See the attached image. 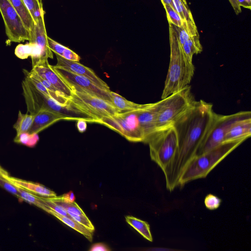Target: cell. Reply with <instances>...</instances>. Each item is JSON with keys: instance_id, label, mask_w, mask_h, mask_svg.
Wrapping results in <instances>:
<instances>
[{"instance_id": "obj_36", "label": "cell", "mask_w": 251, "mask_h": 251, "mask_svg": "<svg viewBox=\"0 0 251 251\" xmlns=\"http://www.w3.org/2000/svg\"><path fill=\"white\" fill-rule=\"evenodd\" d=\"M87 122L83 120L77 121L76 127L79 132L82 133L86 131L87 128Z\"/></svg>"}, {"instance_id": "obj_37", "label": "cell", "mask_w": 251, "mask_h": 251, "mask_svg": "<svg viewBox=\"0 0 251 251\" xmlns=\"http://www.w3.org/2000/svg\"><path fill=\"white\" fill-rule=\"evenodd\" d=\"M236 14L238 15L242 11L241 6L237 0H228Z\"/></svg>"}, {"instance_id": "obj_13", "label": "cell", "mask_w": 251, "mask_h": 251, "mask_svg": "<svg viewBox=\"0 0 251 251\" xmlns=\"http://www.w3.org/2000/svg\"><path fill=\"white\" fill-rule=\"evenodd\" d=\"M41 77L45 79L57 90L67 96H70L71 89L50 65L48 60L40 61L31 69Z\"/></svg>"}, {"instance_id": "obj_8", "label": "cell", "mask_w": 251, "mask_h": 251, "mask_svg": "<svg viewBox=\"0 0 251 251\" xmlns=\"http://www.w3.org/2000/svg\"><path fill=\"white\" fill-rule=\"evenodd\" d=\"M0 13L5 33L11 42L20 43L30 40V35L20 16L8 0H0Z\"/></svg>"}, {"instance_id": "obj_20", "label": "cell", "mask_w": 251, "mask_h": 251, "mask_svg": "<svg viewBox=\"0 0 251 251\" xmlns=\"http://www.w3.org/2000/svg\"><path fill=\"white\" fill-rule=\"evenodd\" d=\"M126 221L128 224L135 229L143 237L150 242L153 239L151 232L149 224L144 221L132 216H125Z\"/></svg>"}, {"instance_id": "obj_10", "label": "cell", "mask_w": 251, "mask_h": 251, "mask_svg": "<svg viewBox=\"0 0 251 251\" xmlns=\"http://www.w3.org/2000/svg\"><path fill=\"white\" fill-rule=\"evenodd\" d=\"M138 109L120 112L113 115L121 127V135L132 142L144 141V134L138 118Z\"/></svg>"}, {"instance_id": "obj_35", "label": "cell", "mask_w": 251, "mask_h": 251, "mask_svg": "<svg viewBox=\"0 0 251 251\" xmlns=\"http://www.w3.org/2000/svg\"><path fill=\"white\" fill-rule=\"evenodd\" d=\"M60 198L63 201L67 202H73L75 200V195L72 191L60 196Z\"/></svg>"}, {"instance_id": "obj_7", "label": "cell", "mask_w": 251, "mask_h": 251, "mask_svg": "<svg viewBox=\"0 0 251 251\" xmlns=\"http://www.w3.org/2000/svg\"><path fill=\"white\" fill-rule=\"evenodd\" d=\"M71 94L68 104L74 108L93 117L98 123L103 117L110 116L120 112L111 103L92 95L82 88L68 85Z\"/></svg>"}, {"instance_id": "obj_15", "label": "cell", "mask_w": 251, "mask_h": 251, "mask_svg": "<svg viewBox=\"0 0 251 251\" xmlns=\"http://www.w3.org/2000/svg\"><path fill=\"white\" fill-rule=\"evenodd\" d=\"M14 185L38 196L50 198L55 197L56 193L42 184L11 176H3Z\"/></svg>"}, {"instance_id": "obj_30", "label": "cell", "mask_w": 251, "mask_h": 251, "mask_svg": "<svg viewBox=\"0 0 251 251\" xmlns=\"http://www.w3.org/2000/svg\"><path fill=\"white\" fill-rule=\"evenodd\" d=\"M222 200L217 196L213 194L207 195L204 201L206 208L209 210H215L220 206Z\"/></svg>"}, {"instance_id": "obj_18", "label": "cell", "mask_w": 251, "mask_h": 251, "mask_svg": "<svg viewBox=\"0 0 251 251\" xmlns=\"http://www.w3.org/2000/svg\"><path fill=\"white\" fill-rule=\"evenodd\" d=\"M183 54L187 60L193 63L194 55L201 53L202 47L200 41L199 34L190 36L189 39L182 45Z\"/></svg>"}, {"instance_id": "obj_21", "label": "cell", "mask_w": 251, "mask_h": 251, "mask_svg": "<svg viewBox=\"0 0 251 251\" xmlns=\"http://www.w3.org/2000/svg\"><path fill=\"white\" fill-rule=\"evenodd\" d=\"M34 29L35 41L34 43L38 44L48 51H52L48 44V36L45 25L44 16L38 19L37 22L35 24Z\"/></svg>"}, {"instance_id": "obj_25", "label": "cell", "mask_w": 251, "mask_h": 251, "mask_svg": "<svg viewBox=\"0 0 251 251\" xmlns=\"http://www.w3.org/2000/svg\"><path fill=\"white\" fill-rule=\"evenodd\" d=\"M39 140V137L37 133H30L26 132L16 135L14 141L16 143L33 148L36 146Z\"/></svg>"}, {"instance_id": "obj_5", "label": "cell", "mask_w": 251, "mask_h": 251, "mask_svg": "<svg viewBox=\"0 0 251 251\" xmlns=\"http://www.w3.org/2000/svg\"><path fill=\"white\" fill-rule=\"evenodd\" d=\"M162 100L157 116V130L173 126L196 100L190 85Z\"/></svg>"}, {"instance_id": "obj_11", "label": "cell", "mask_w": 251, "mask_h": 251, "mask_svg": "<svg viewBox=\"0 0 251 251\" xmlns=\"http://www.w3.org/2000/svg\"><path fill=\"white\" fill-rule=\"evenodd\" d=\"M163 100L153 103L141 104L137 115L145 143L147 139L157 130V120Z\"/></svg>"}, {"instance_id": "obj_40", "label": "cell", "mask_w": 251, "mask_h": 251, "mask_svg": "<svg viewBox=\"0 0 251 251\" xmlns=\"http://www.w3.org/2000/svg\"><path fill=\"white\" fill-rule=\"evenodd\" d=\"M8 172L4 170L2 167L0 165V175L2 176H5L8 175Z\"/></svg>"}, {"instance_id": "obj_16", "label": "cell", "mask_w": 251, "mask_h": 251, "mask_svg": "<svg viewBox=\"0 0 251 251\" xmlns=\"http://www.w3.org/2000/svg\"><path fill=\"white\" fill-rule=\"evenodd\" d=\"M17 12L30 35L29 42L35 41V23L33 19L23 0H8Z\"/></svg>"}, {"instance_id": "obj_26", "label": "cell", "mask_w": 251, "mask_h": 251, "mask_svg": "<svg viewBox=\"0 0 251 251\" xmlns=\"http://www.w3.org/2000/svg\"><path fill=\"white\" fill-rule=\"evenodd\" d=\"M167 15L169 24L178 27L184 25L183 22L175 9L169 5H163Z\"/></svg>"}, {"instance_id": "obj_33", "label": "cell", "mask_w": 251, "mask_h": 251, "mask_svg": "<svg viewBox=\"0 0 251 251\" xmlns=\"http://www.w3.org/2000/svg\"><path fill=\"white\" fill-rule=\"evenodd\" d=\"M32 17L35 11L38 8L43 7L42 0H23Z\"/></svg>"}, {"instance_id": "obj_14", "label": "cell", "mask_w": 251, "mask_h": 251, "mask_svg": "<svg viewBox=\"0 0 251 251\" xmlns=\"http://www.w3.org/2000/svg\"><path fill=\"white\" fill-rule=\"evenodd\" d=\"M34 115L32 126L28 132L37 133L48 127L51 125L60 120L70 119L60 114L49 110H43Z\"/></svg>"}, {"instance_id": "obj_4", "label": "cell", "mask_w": 251, "mask_h": 251, "mask_svg": "<svg viewBox=\"0 0 251 251\" xmlns=\"http://www.w3.org/2000/svg\"><path fill=\"white\" fill-rule=\"evenodd\" d=\"M245 140L224 142L211 151L195 156L185 167L178 181V186L206 177L209 173Z\"/></svg>"}, {"instance_id": "obj_31", "label": "cell", "mask_w": 251, "mask_h": 251, "mask_svg": "<svg viewBox=\"0 0 251 251\" xmlns=\"http://www.w3.org/2000/svg\"><path fill=\"white\" fill-rule=\"evenodd\" d=\"M43 200L44 201L47 205L52 210L56 212L57 213L70 217L71 218V216L68 213L67 211L61 205L56 203L55 202L52 201L49 198L41 197Z\"/></svg>"}, {"instance_id": "obj_29", "label": "cell", "mask_w": 251, "mask_h": 251, "mask_svg": "<svg viewBox=\"0 0 251 251\" xmlns=\"http://www.w3.org/2000/svg\"><path fill=\"white\" fill-rule=\"evenodd\" d=\"M0 186L8 192L19 198V192L17 186L1 175H0Z\"/></svg>"}, {"instance_id": "obj_42", "label": "cell", "mask_w": 251, "mask_h": 251, "mask_svg": "<svg viewBox=\"0 0 251 251\" xmlns=\"http://www.w3.org/2000/svg\"></svg>"}, {"instance_id": "obj_24", "label": "cell", "mask_w": 251, "mask_h": 251, "mask_svg": "<svg viewBox=\"0 0 251 251\" xmlns=\"http://www.w3.org/2000/svg\"><path fill=\"white\" fill-rule=\"evenodd\" d=\"M33 119V115L29 113L23 114L19 111L17 120L13 126L16 135L28 132L32 126Z\"/></svg>"}, {"instance_id": "obj_6", "label": "cell", "mask_w": 251, "mask_h": 251, "mask_svg": "<svg viewBox=\"0 0 251 251\" xmlns=\"http://www.w3.org/2000/svg\"><path fill=\"white\" fill-rule=\"evenodd\" d=\"M251 118V112L242 111L229 115L216 113L207 133L199 147L196 156L214 149L224 142L230 128L238 122Z\"/></svg>"}, {"instance_id": "obj_27", "label": "cell", "mask_w": 251, "mask_h": 251, "mask_svg": "<svg viewBox=\"0 0 251 251\" xmlns=\"http://www.w3.org/2000/svg\"><path fill=\"white\" fill-rule=\"evenodd\" d=\"M33 45V43L30 42L25 44H19L15 49V55L22 59L27 58L31 55Z\"/></svg>"}, {"instance_id": "obj_17", "label": "cell", "mask_w": 251, "mask_h": 251, "mask_svg": "<svg viewBox=\"0 0 251 251\" xmlns=\"http://www.w3.org/2000/svg\"><path fill=\"white\" fill-rule=\"evenodd\" d=\"M251 135V118L240 121L235 124L226 134L224 142L243 139Z\"/></svg>"}, {"instance_id": "obj_28", "label": "cell", "mask_w": 251, "mask_h": 251, "mask_svg": "<svg viewBox=\"0 0 251 251\" xmlns=\"http://www.w3.org/2000/svg\"><path fill=\"white\" fill-rule=\"evenodd\" d=\"M47 41L48 46L52 52L63 58H65L68 48L63 46L48 36Z\"/></svg>"}, {"instance_id": "obj_32", "label": "cell", "mask_w": 251, "mask_h": 251, "mask_svg": "<svg viewBox=\"0 0 251 251\" xmlns=\"http://www.w3.org/2000/svg\"><path fill=\"white\" fill-rule=\"evenodd\" d=\"M68 214L71 216V218L80 223L91 231L93 232L94 231V226L86 214L83 215H76L72 213Z\"/></svg>"}, {"instance_id": "obj_39", "label": "cell", "mask_w": 251, "mask_h": 251, "mask_svg": "<svg viewBox=\"0 0 251 251\" xmlns=\"http://www.w3.org/2000/svg\"><path fill=\"white\" fill-rule=\"evenodd\" d=\"M161 1L163 5H169L174 8L172 0H161Z\"/></svg>"}, {"instance_id": "obj_23", "label": "cell", "mask_w": 251, "mask_h": 251, "mask_svg": "<svg viewBox=\"0 0 251 251\" xmlns=\"http://www.w3.org/2000/svg\"><path fill=\"white\" fill-rule=\"evenodd\" d=\"M18 187L19 192V199L49 212L50 208L47 205L41 197L31 193L22 188Z\"/></svg>"}, {"instance_id": "obj_41", "label": "cell", "mask_w": 251, "mask_h": 251, "mask_svg": "<svg viewBox=\"0 0 251 251\" xmlns=\"http://www.w3.org/2000/svg\"><path fill=\"white\" fill-rule=\"evenodd\" d=\"M245 1L249 5L251 6V0H245Z\"/></svg>"}, {"instance_id": "obj_38", "label": "cell", "mask_w": 251, "mask_h": 251, "mask_svg": "<svg viewBox=\"0 0 251 251\" xmlns=\"http://www.w3.org/2000/svg\"><path fill=\"white\" fill-rule=\"evenodd\" d=\"M239 2L240 6H242L245 8H247L249 9H251V6L249 5L245 1V0H237Z\"/></svg>"}, {"instance_id": "obj_2", "label": "cell", "mask_w": 251, "mask_h": 251, "mask_svg": "<svg viewBox=\"0 0 251 251\" xmlns=\"http://www.w3.org/2000/svg\"><path fill=\"white\" fill-rule=\"evenodd\" d=\"M169 25L170 58L161 99L189 85L195 72L194 65L190 63L183 54V44L177 35L175 25L171 24Z\"/></svg>"}, {"instance_id": "obj_22", "label": "cell", "mask_w": 251, "mask_h": 251, "mask_svg": "<svg viewBox=\"0 0 251 251\" xmlns=\"http://www.w3.org/2000/svg\"><path fill=\"white\" fill-rule=\"evenodd\" d=\"M112 104L120 112L129 111L139 109L141 104L133 102L127 100L120 95L111 91L110 93Z\"/></svg>"}, {"instance_id": "obj_34", "label": "cell", "mask_w": 251, "mask_h": 251, "mask_svg": "<svg viewBox=\"0 0 251 251\" xmlns=\"http://www.w3.org/2000/svg\"><path fill=\"white\" fill-rule=\"evenodd\" d=\"M89 251H110L111 249L106 244L103 243H97L93 244Z\"/></svg>"}, {"instance_id": "obj_1", "label": "cell", "mask_w": 251, "mask_h": 251, "mask_svg": "<svg viewBox=\"0 0 251 251\" xmlns=\"http://www.w3.org/2000/svg\"><path fill=\"white\" fill-rule=\"evenodd\" d=\"M213 104L196 100L193 106L173 125L178 138V150L168 190L178 186V181L186 165L196 156L211 124Z\"/></svg>"}, {"instance_id": "obj_3", "label": "cell", "mask_w": 251, "mask_h": 251, "mask_svg": "<svg viewBox=\"0 0 251 251\" xmlns=\"http://www.w3.org/2000/svg\"><path fill=\"white\" fill-rule=\"evenodd\" d=\"M145 143L149 145L151 159L161 168L168 189L178 150L177 133L174 126L160 129Z\"/></svg>"}, {"instance_id": "obj_19", "label": "cell", "mask_w": 251, "mask_h": 251, "mask_svg": "<svg viewBox=\"0 0 251 251\" xmlns=\"http://www.w3.org/2000/svg\"><path fill=\"white\" fill-rule=\"evenodd\" d=\"M48 213L54 216L70 227L80 233L89 241H92L93 232L88 229L80 223L70 217L60 215L50 209Z\"/></svg>"}, {"instance_id": "obj_9", "label": "cell", "mask_w": 251, "mask_h": 251, "mask_svg": "<svg viewBox=\"0 0 251 251\" xmlns=\"http://www.w3.org/2000/svg\"><path fill=\"white\" fill-rule=\"evenodd\" d=\"M53 69L68 85L80 87L89 93L112 103L110 93L101 89L87 78L66 70L52 66Z\"/></svg>"}, {"instance_id": "obj_12", "label": "cell", "mask_w": 251, "mask_h": 251, "mask_svg": "<svg viewBox=\"0 0 251 251\" xmlns=\"http://www.w3.org/2000/svg\"><path fill=\"white\" fill-rule=\"evenodd\" d=\"M57 63L55 67L62 68L73 73L83 76L94 83L99 87L107 91H110L108 84L100 78L90 68L77 61H72L56 54Z\"/></svg>"}]
</instances>
